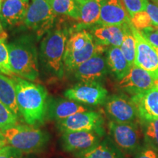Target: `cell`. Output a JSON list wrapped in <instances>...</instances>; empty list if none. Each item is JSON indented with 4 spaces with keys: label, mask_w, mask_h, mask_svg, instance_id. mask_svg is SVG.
I'll return each mask as SVG.
<instances>
[{
    "label": "cell",
    "mask_w": 158,
    "mask_h": 158,
    "mask_svg": "<svg viewBox=\"0 0 158 158\" xmlns=\"http://www.w3.org/2000/svg\"><path fill=\"white\" fill-rule=\"evenodd\" d=\"M20 116L31 126L43 124L48 113V92L42 85L13 76Z\"/></svg>",
    "instance_id": "1"
},
{
    "label": "cell",
    "mask_w": 158,
    "mask_h": 158,
    "mask_svg": "<svg viewBox=\"0 0 158 158\" xmlns=\"http://www.w3.org/2000/svg\"><path fill=\"white\" fill-rule=\"evenodd\" d=\"M10 64L15 76L34 81L39 76L37 51L30 36H22L7 44Z\"/></svg>",
    "instance_id": "2"
},
{
    "label": "cell",
    "mask_w": 158,
    "mask_h": 158,
    "mask_svg": "<svg viewBox=\"0 0 158 158\" xmlns=\"http://www.w3.org/2000/svg\"><path fill=\"white\" fill-rule=\"evenodd\" d=\"M69 31L65 29H52L40 43V58L47 69L57 78L64 76V55Z\"/></svg>",
    "instance_id": "3"
},
{
    "label": "cell",
    "mask_w": 158,
    "mask_h": 158,
    "mask_svg": "<svg viewBox=\"0 0 158 158\" xmlns=\"http://www.w3.org/2000/svg\"><path fill=\"white\" fill-rule=\"evenodd\" d=\"M7 145L23 153H33L45 146L48 136L33 126L16 124L3 132Z\"/></svg>",
    "instance_id": "4"
},
{
    "label": "cell",
    "mask_w": 158,
    "mask_h": 158,
    "mask_svg": "<svg viewBox=\"0 0 158 158\" xmlns=\"http://www.w3.org/2000/svg\"><path fill=\"white\" fill-rule=\"evenodd\" d=\"M55 20L56 14L48 0H31L23 23L39 39L51 31Z\"/></svg>",
    "instance_id": "5"
},
{
    "label": "cell",
    "mask_w": 158,
    "mask_h": 158,
    "mask_svg": "<svg viewBox=\"0 0 158 158\" xmlns=\"http://www.w3.org/2000/svg\"><path fill=\"white\" fill-rule=\"evenodd\" d=\"M64 97L79 103L98 106L106 102L108 91L98 81L80 82L64 92Z\"/></svg>",
    "instance_id": "6"
},
{
    "label": "cell",
    "mask_w": 158,
    "mask_h": 158,
    "mask_svg": "<svg viewBox=\"0 0 158 158\" xmlns=\"http://www.w3.org/2000/svg\"><path fill=\"white\" fill-rule=\"evenodd\" d=\"M58 127L62 133L76 131H91L103 135V119L99 113L84 111L78 113L58 122Z\"/></svg>",
    "instance_id": "7"
},
{
    "label": "cell",
    "mask_w": 158,
    "mask_h": 158,
    "mask_svg": "<svg viewBox=\"0 0 158 158\" xmlns=\"http://www.w3.org/2000/svg\"><path fill=\"white\" fill-rule=\"evenodd\" d=\"M106 110L113 121L120 123H138L140 120L131 98L124 94H114L108 98Z\"/></svg>",
    "instance_id": "8"
},
{
    "label": "cell",
    "mask_w": 158,
    "mask_h": 158,
    "mask_svg": "<svg viewBox=\"0 0 158 158\" xmlns=\"http://www.w3.org/2000/svg\"><path fill=\"white\" fill-rule=\"evenodd\" d=\"M132 30L136 41L135 65L149 73L157 84L158 83V54L157 51L133 26H132Z\"/></svg>",
    "instance_id": "9"
},
{
    "label": "cell",
    "mask_w": 158,
    "mask_h": 158,
    "mask_svg": "<svg viewBox=\"0 0 158 158\" xmlns=\"http://www.w3.org/2000/svg\"><path fill=\"white\" fill-rule=\"evenodd\" d=\"M108 131L116 145L125 151H133L140 142V130L137 123H120L110 120Z\"/></svg>",
    "instance_id": "10"
},
{
    "label": "cell",
    "mask_w": 158,
    "mask_h": 158,
    "mask_svg": "<svg viewBox=\"0 0 158 158\" xmlns=\"http://www.w3.org/2000/svg\"><path fill=\"white\" fill-rule=\"evenodd\" d=\"M100 136L91 131L63 133L62 147L65 151L77 153L79 156L97 147L100 143Z\"/></svg>",
    "instance_id": "11"
},
{
    "label": "cell",
    "mask_w": 158,
    "mask_h": 158,
    "mask_svg": "<svg viewBox=\"0 0 158 158\" xmlns=\"http://www.w3.org/2000/svg\"><path fill=\"white\" fill-rule=\"evenodd\" d=\"M155 85V81L149 73L135 64L131 67L129 73L118 82L119 88L131 94V96L142 93L154 87Z\"/></svg>",
    "instance_id": "12"
},
{
    "label": "cell",
    "mask_w": 158,
    "mask_h": 158,
    "mask_svg": "<svg viewBox=\"0 0 158 158\" xmlns=\"http://www.w3.org/2000/svg\"><path fill=\"white\" fill-rule=\"evenodd\" d=\"M137 109L140 120L158 119V86L130 97Z\"/></svg>",
    "instance_id": "13"
},
{
    "label": "cell",
    "mask_w": 158,
    "mask_h": 158,
    "mask_svg": "<svg viewBox=\"0 0 158 158\" xmlns=\"http://www.w3.org/2000/svg\"><path fill=\"white\" fill-rule=\"evenodd\" d=\"M100 17L98 25H123L131 23L121 0H101Z\"/></svg>",
    "instance_id": "14"
},
{
    "label": "cell",
    "mask_w": 158,
    "mask_h": 158,
    "mask_svg": "<svg viewBox=\"0 0 158 158\" xmlns=\"http://www.w3.org/2000/svg\"><path fill=\"white\" fill-rule=\"evenodd\" d=\"M108 72L106 59L102 54L92 56L73 71L74 76L81 82L98 81Z\"/></svg>",
    "instance_id": "15"
},
{
    "label": "cell",
    "mask_w": 158,
    "mask_h": 158,
    "mask_svg": "<svg viewBox=\"0 0 158 158\" xmlns=\"http://www.w3.org/2000/svg\"><path fill=\"white\" fill-rule=\"evenodd\" d=\"M29 0H3L0 20L5 27H10L23 23Z\"/></svg>",
    "instance_id": "16"
},
{
    "label": "cell",
    "mask_w": 158,
    "mask_h": 158,
    "mask_svg": "<svg viewBox=\"0 0 158 158\" xmlns=\"http://www.w3.org/2000/svg\"><path fill=\"white\" fill-rule=\"evenodd\" d=\"M89 32L97 44L103 46H121L124 38L123 25H96Z\"/></svg>",
    "instance_id": "17"
},
{
    "label": "cell",
    "mask_w": 158,
    "mask_h": 158,
    "mask_svg": "<svg viewBox=\"0 0 158 158\" xmlns=\"http://www.w3.org/2000/svg\"><path fill=\"white\" fill-rule=\"evenodd\" d=\"M109 47L98 45L94 42V38L82 50L73 52L64 53V70L73 72L79 65L98 54H102Z\"/></svg>",
    "instance_id": "18"
},
{
    "label": "cell",
    "mask_w": 158,
    "mask_h": 158,
    "mask_svg": "<svg viewBox=\"0 0 158 158\" xmlns=\"http://www.w3.org/2000/svg\"><path fill=\"white\" fill-rule=\"evenodd\" d=\"M100 1L101 0H86L78 4V23L75 27V31L92 28L98 24L101 8Z\"/></svg>",
    "instance_id": "19"
},
{
    "label": "cell",
    "mask_w": 158,
    "mask_h": 158,
    "mask_svg": "<svg viewBox=\"0 0 158 158\" xmlns=\"http://www.w3.org/2000/svg\"><path fill=\"white\" fill-rule=\"evenodd\" d=\"M87 108L84 107L83 105L78 102L69 99L68 100L59 99V100H53L51 102L48 101L47 116L60 122L74 114L87 111Z\"/></svg>",
    "instance_id": "20"
},
{
    "label": "cell",
    "mask_w": 158,
    "mask_h": 158,
    "mask_svg": "<svg viewBox=\"0 0 158 158\" xmlns=\"http://www.w3.org/2000/svg\"><path fill=\"white\" fill-rule=\"evenodd\" d=\"M106 59L108 68L118 80L123 78L131 68L120 47H109L106 51Z\"/></svg>",
    "instance_id": "21"
},
{
    "label": "cell",
    "mask_w": 158,
    "mask_h": 158,
    "mask_svg": "<svg viewBox=\"0 0 158 158\" xmlns=\"http://www.w3.org/2000/svg\"><path fill=\"white\" fill-rule=\"evenodd\" d=\"M0 101L19 117V110L17 104L16 89L12 78L0 73Z\"/></svg>",
    "instance_id": "22"
},
{
    "label": "cell",
    "mask_w": 158,
    "mask_h": 158,
    "mask_svg": "<svg viewBox=\"0 0 158 158\" xmlns=\"http://www.w3.org/2000/svg\"><path fill=\"white\" fill-rule=\"evenodd\" d=\"M132 23L123 24L124 38L120 48L130 67L135 64L136 56V41L132 30Z\"/></svg>",
    "instance_id": "23"
},
{
    "label": "cell",
    "mask_w": 158,
    "mask_h": 158,
    "mask_svg": "<svg viewBox=\"0 0 158 158\" xmlns=\"http://www.w3.org/2000/svg\"><path fill=\"white\" fill-rule=\"evenodd\" d=\"M56 15H65L78 21V4L76 0H48Z\"/></svg>",
    "instance_id": "24"
},
{
    "label": "cell",
    "mask_w": 158,
    "mask_h": 158,
    "mask_svg": "<svg viewBox=\"0 0 158 158\" xmlns=\"http://www.w3.org/2000/svg\"><path fill=\"white\" fill-rule=\"evenodd\" d=\"M78 158H119L113 149L106 145L99 143L97 147L82 155Z\"/></svg>",
    "instance_id": "25"
},
{
    "label": "cell",
    "mask_w": 158,
    "mask_h": 158,
    "mask_svg": "<svg viewBox=\"0 0 158 158\" xmlns=\"http://www.w3.org/2000/svg\"><path fill=\"white\" fill-rule=\"evenodd\" d=\"M6 37H0V73L13 76L15 75L11 70L8 48L5 43Z\"/></svg>",
    "instance_id": "26"
},
{
    "label": "cell",
    "mask_w": 158,
    "mask_h": 158,
    "mask_svg": "<svg viewBox=\"0 0 158 158\" xmlns=\"http://www.w3.org/2000/svg\"><path fill=\"white\" fill-rule=\"evenodd\" d=\"M18 117L2 102L0 101V130L5 131L17 124Z\"/></svg>",
    "instance_id": "27"
},
{
    "label": "cell",
    "mask_w": 158,
    "mask_h": 158,
    "mask_svg": "<svg viewBox=\"0 0 158 158\" xmlns=\"http://www.w3.org/2000/svg\"><path fill=\"white\" fill-rule=\"evenodd\" d=\"M145 136L152 143V147L158 149V119L143 121Z\"/></svg>",
    "instance_id": "28"
},
{
    "label": "cell",
    "mask_w": 158,
    "mask_h": 158,
    "mask_svg": "<svg viewBox=\"0 0 158 158\" xmlns=\"http://www.w3.org/2000/svg\"><path fill=\"white\" fill-rule=\"evenodd\" d=\"M130 20L133 27L138 31L154 27L152 21L146 10L138 12L132 15Z\"/></svg>",
    "instance_id": "29"
},
{
    "label": "cell",
    "mask_w": 158,
    "mask_h": 158,
    "mask_svg": "<svg viewBox=\"0 0 158 158\" xmlns=\"http://www.w3.org/2000/svg\"><path fill=\"white\" fill-rule=\"evenodd\" d=\"M122 3L131 17L138 12L146 10L149 0H122Z\"/></svg>",
    "instance_id": "30"
},
{
    "label": "cell",
    "mask_w": 158,
    "mask_h": 158,
    "mask_svg": "<svg viewBox=\"0 0 158 158\" xmlns=\"http://www.w3.org/2000/svg\"><path fill=\"white\" fill-rule=\"evenodd\" d=\"M142 36L145 38L152 45L158 48V32L152 27L144 29L139 31Z\"/></svg>",
    "instance_id": "31"
},
{
    "label": "cell",
    "mask_w": 158,
    "mask_h": 158,
    "mask_svg": "<svg viewBox=\"0 0 158 158\" xmlns=\"http://www.w3.org/2000/svg\"><path fill=\"white\" fill-rule=\"evenodd\" d=\"M22 152L9 145L0 150V158H22Z\"/></svg>",
    "instance_id": "32"
},
{
    "label": "cell",
    "mask_w": 158,
    "mask_h": 158,
    "mask_svg": "<svg viewBox=\"0 0 158 158\" xmlns=\"http://www.w3.org/2000/svg\"><path fill=\"white\" fill-rule=\"evenodd\" d=\"M146 11L149 14L150 19L153 23L154 27H158V5L154 3H148Z\"/></svg>",
    "instance_id": "33"
},
{
    "label": "cell",
    "mask_w": 158,
    "mask_h": 158,
    "mask_svg": "<svg viewBox=\"0 0 158 158\" xmlns=\"http://www.w3.org/2000/svg\"><path fill=\"white\" fill-rule=\"evenodd\" d=\"M135 158H158V153L155 148L146 147L138 153Z\"/></svg>",
    "instance_id": "34"
},
{
    "label": "cell",
    "mask_w": 158,
    "mask_h": 158,
    "mask_svg": "<svg viewBox=\"0 0 158 158\" xmlns=\"http://www.w3.org/2000/svg\"><path fill=\"white\" fill-rule=\"evenodd\" d=\"M7 145V141H6L5 137L3 135V133L2 132V130H0V150L2 148H4Z\"/></svg>",
    "instance_id": "35"
},
{
    "label": "cell",
    "mask_w": 158,
    "mask_h": 158,
    "mask_svg": "<svg viewBox=\"0 0 158 158\" xmlns=\"http://www.w3.org/2000/svg\"><path fill=\"white\" fill-rule=\"evenodd\" d=\"M7 37V35H6V33L4 31L2 26L1 23H0V37Z\"/></svg>",
    "instance_id": "36"
},
{
    "label": "cell",
    "mask_w": 158,
    "mask_h": 158,
    "mask_svg": "<svg viewBox=\"0 0 158 158\" xmlns=\"http://www.w3.org/2000/svg\"><path fill=\"white\" fill-rule=\"evenodd\" d=\"M152 2L154 4H155V5H158V0H152Z\"/></svg>",
    "instance_id": "37"
},
{
    "label": "cell",
    "mask_w": 158,
    "mask_h": 158,
    "mask_svg": "<svg viewBox=\"0 0 158 158\" xmlns=\"http://www.w3.org/2000/svg\"><path fill=\"white\" fill-rule=\"evenodd\" d=\"M76 1L77 2V3L79 4V3H81V2H83L86 1V0H76Z\"/></svg>",
    "instance_id": "38"
},
{
    "label": "cell",
    "mask_w": 158,
    "mask_h": 158,
    "mask_svg": "<svg viewBox=\"0 0 158 158\" xmlns=\"http://www.w3.org/2000/svg\"><path fill=\"white\" fill-rule=\"evenodd\" d=\"M2 0H0V12H1V8H2Z\"/></svg>",
    "instance_id": "39"
},
{
    "label": "cell",
    "mask_w": 158,
    "mask_h": 158,
    "mask_svg": "<svg viewBox=\"0 0 158 158\" xmlns=\"http://www.w3.org/2000/svg\"><path fill=\"white\" fill-rule=\"evenodd\" d=\"M153 28H154V29H155L156 31H157V32H158V27H153Z\"/></svg>",
    "instance_id": "40"
},
{
    "label": "cell",
    "mask_w": 158,
    "mask_h": 158,
    "mask_svg": "<svg viewBox=\"0 0 158 158\" xmlns=\"http://www.w3.org/2000/svg\"><path fill=\"white\" fill-rule=\"evenodd\" d=\"M155 48L156 51H157V54H158V48H156V47H155Z\"/></svg>",
    "instance_id": "41"
},
{
    "label": "cell",
    "mask_w": 158,
    "mask_h": 158,
    "mask_svg": "<svg viewBox=\"0 0 158 158\" xmlns=\"http://www.w3.org/2000/svg\"><path fill=\"white\" fill-rule=\"evenodd\" d=\"M156 85H157V86H158V83H157V84H156Z\"/></svg>",
    "instance_id": "42"
}]
</instances>
